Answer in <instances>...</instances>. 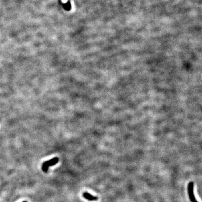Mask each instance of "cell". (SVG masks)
I'll return each instance as SVG.
<instances>
[{
	"mask_svg": "<svg viewBox=\"0 0 202 202\" xmlns=\"http://www.w3.org/2000/svg\"><path fill=\"white\" fill-rule=\"evenodd\" d=\"M58 161H59V159L58 157H54L50 160L44 162L42 167V170L44 173H47L49 167L56 165L58 162Z\"/></svg>",
	"mask_w": 202,
	"mask_h": 202,
	"instance_id": "cell-1",
	"label": "cell"
},
{
	"mask_svg": "<svg viewBox=\"0 0 202 202\" xmlns=\"http://www.w3.org/2000/svg\"><path fill=\"white\" fill-rule=\"evenodd\" d=\"M194 184L193 182H190L188 184V193L189 199L191 202H198L197 201L194 195Z\"/></svg>",
	"mask_w": 202,
	"mask_h": 202,
	"instance_id": "cell-2",
	"label": "cell"
},
{
	"mask_svg": "<svg viewBox=\"0 0 202 202\" xmlns=\"http://www.w3.org/2000/svg\"><path fill=\"white\" fill-rule=\"evenodd\" d=\"M83 197L89 201H96L98 200L97 197H94L88 192H84L83 194Z\"/></svg>",
	"mask_w": 202,
	"mask_h": 202,
	"instance_id": "cell-3",
	"label": "cell"
},
{
	"mask_svg": "<svg viewBox=\"0 0 202 202\" xmlns=\"http://www.w3.org/2000/svg\"><path fill=\"white\" fill-rule=\"evenodd\" d=\"M64 7L66 10H69V9L70 8V3H66V6H64Z\"/></svg>",
	"mask_w": 202,
	"mask_h": 202,
	"instance_id": "cell-4",
	"label": "cell"
},
{
	"mask_svg": "<svg viewBox=\"0 0 202 202\" xmlns=\"http://www.w3.org/2000/svg\"><path fill=\"white\" fill-rule=\"evenodd\" d=\"M27 202V201H24V202Z\"/></svg>",
	"mask_w": 202,
	"mask_h": 202,
	"instance_id": "cell-5",
	"label": "cell"
}]
</instances>
